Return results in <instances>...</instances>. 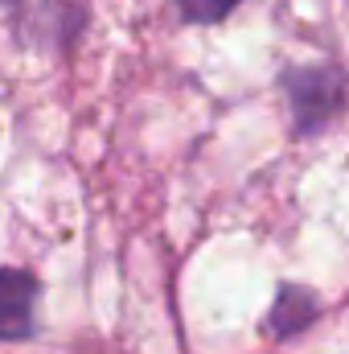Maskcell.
<instances>
[{
	"label": "cell",
	"mask_w": 349,
	"mask_h": 354,
	"mask_svg": "<svg viewBox=\"0 0 349 354\" xmlns=\"http://www.w3.org/2000/svg\"><path fill=\"white\" fill-rule=\"evenodd\" d=\"M288 91V107H292V124L300 136H317L321 128H329L341 107H346V75L329 62L321 66H296L283 75Z\"/></svg>",
	"instance_id": "obj_1"
},
{
	"label": "cell",
	"mask_w": 349,
	"mask_h": 354,
	"mask_svg": "<svg viewBox=\"0 0 349 354\" xmlns=\"http://www.w3.org/2000/svg\"><path fill=\"white\" fill-rule=\"evenodd\" d=\"M37 326V276L25 268H0V342L29 338Z\"/></svg>",
	"instance_id": "obj_2"
},
{
	"label": "cell",
	"mask_w": 349,
	"mask_h": 354,
	"mask_svg": "<svg viewBox=\"0 0 349 354\" xmlns=\"http://www.w3.org/2000/svg\"><path fill=\"white\" fill-rule=\"evenodd\" d=\"M312 317H317V297L308 288H283L279 301H275V309H271V330L279 338H288V334L304 330Z\"/></svg>",
	"instance_id": "obj_3"
},
{
	"label": "cell",
	"mask_w": 349,
	"mask_h": 354,
	"mask_svg": "<svg viewBox=\"0 0 349 354\" xmlns=\"http://www.w3.org/2000/svg\"><path fill=\"white\" fill-rule=\"evenodd\" d=\"M173 4H177V12H181V21H189V25H214L230 8H239L243 0H173Z\"/></svg>",
	"instance_id": "obj_4"
},
{
	"label": "cell",
	"mask_w": 349,
	"mask_h": 354,
	"mask_svg": "<svg viewBox=\"0 0 349 354\" xmlns=\"http://www.w3.org/2000/svg\"><path fill=\"white\" fill-rule=\"evenodd\" d=\"M17 4H21V0H0V8H17Z\"/></svg>",
	"instance_id": "obj_5"
}]
</instances>
